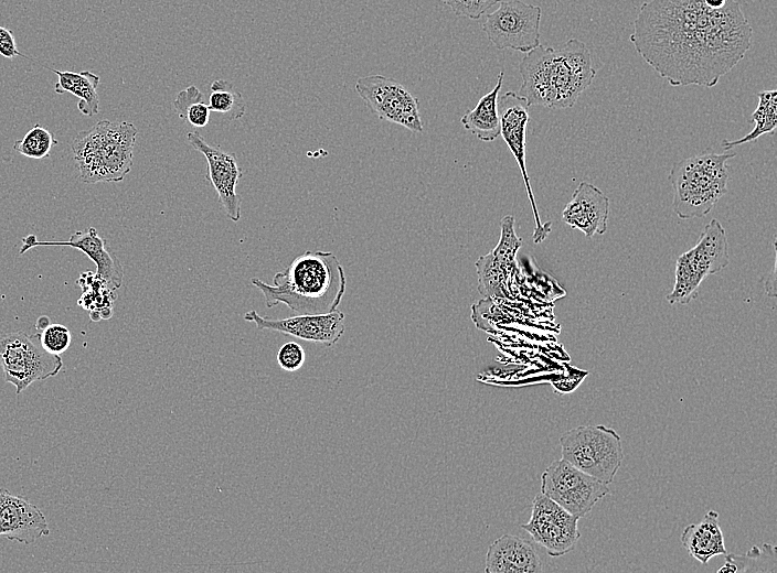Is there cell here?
<instances>
[{"label": "cell", "instance_id": "cell-1", "mask_svg": "<svg viewBox=\"0 0 777 573\" xmlns=\"http://www.w3.org/2000/svg\"><path fill=\"white\" fill-rule=\"evenodd\" d=\"M752 34L736 0L721 9L703 0H650L639 8L629 40L671 86L711 88L744 58Z\"/></svg>", "mask_w": 777, "mask_h": 573}, {"label": "cell", "instance_id": "cell-2", "mask_svg": "<svg viewBox=\"0 0 777 573\" xmlns=\"http://www.w3.org/2000/svg\"><path fill=\"white\" fill-rule=\"evenodd\" d=\"M519 72V95L529 106L552 109L572 107L596 75L589 48L577 39L556 48L540 44L525 53Z\"/></svg>", "mask_w": 777, "mask_h": 573}, {"label": "cell", "instance_id": "cell-3", "mask_svg": "<svg viewBox=\"0 0 777 573\" xmlns=\"http://www.w3.org/2000/svg\"><path fill=\"white\" fill-rule=\"evenodd\" d=\"M251 283L263 293L267 307L283 303L297 314H321L337 310L347 279L332 252L306 251L276 272L273 284L258 278Z\"/></svg>", "mask_w": 777, "mask_h": 573}, {"label": "cell", "instance_id": "cell-4", "mask_svg": "<svg viewBox=\"0 0 777 573\" xmlns=\"http://www.w3.org/2000/svg\"><path fill=\"white\" fill-rule=\"evenodd\" d=\"M137 128L128 121L100 120L71 142L79 180L86 184L121 182L134 163Z\"/></svg>", "mask_w": 777, "mask_h": 573}, {"label": "cell", "instance_id": "cell-5", "mask_svg": "<svg viewBox=\"0 0 777 573\" xmlns=\"http://www.w3.org/2000/svg\"><path fill=\"white\" fill-rule=\"evenodd\" d=\"M730 153H703L675 162L669 174L672 207L681 219L703 217L727 191Z\"/></svg>", "mask_w": 777, "mask_h": 573}, {"label": "cell", "instance_id": "cell-6", "mask_svg": "<svg viewBox=\"0 0 777 573\" xmlns=\"http://www.w3.org/2000/svg\"><path fill=\"white\" fill-rule=\"evenodd\" d=\"M560 444L563 460L608 485L624 460L620 435L603 424L573 428L562 434Z\"/></svg>", "mask_w": 777, "mask_h": 573}, {"label": "cell", "instance_id": "cell-7", "mask_svg": "<svg viewBox=\"0 0 777 573\" xmlns=\"http://www.w3.org/2000/svg\"><path fill=\"white\" fill-rule=\"evenodd\" d=\"M728 244L725 229L717 219H711L701 233L696 245L682 253L675 263L672 291L667 295L670 304H688L698 295L701 282L727 267Z\"/></svg>", "mask_w": 777, "mask_h": 573}, {"label": "cell", "instance_id": "cell-8", "mask_svg": "<svg viewBox=\"0 0 777 573\" xmlns=\"http://www.w3.org/2000/svg\"><path fill=\"white\" fill-rule=\"evenodd\" d=\"M0 366L6 382L20 394L34 381L55 377L63 361L60 355L46 352L33 337L18 331L0 337Z\"/></svg>", "mask_w": 777, "mask_h": 573}, {"label": "cell", "instance_id": "cell-9", "mask_svg": "<svg viewBox=\"0 0 777 573\" xmlns=\"http://www.w3.org/2000/svg\"><path fill=\"white\" fill-rule=\"evenodd\" d=\"M609 491L608 484L563 458L552 462L541 476V493L579 519L589 513Z\"/></svg>", "mask_w": 777, "mask_h": 573}, {"label": "cell", "instance_id": "cell-10", "mask_svg": "<svg viewBox=\"0 0 777 573\" xmlns=\"http://www.w3.org/2000/svg\"><path fill=\"white\" fill-rule=\"evenodd\" d=\"M542 9L521 0L500 1L493 12L487 13L482 31L498 48L528 53L540 45Z\"/></svg>", "mask_w": 777, "mask_h": 573}, {"label": "cell", "instance_id": "cell-11", "mask_svg": "<svg viewBox=\"0 0 777 573\" xmlns=\"http://www.w3.org/2000/svg\"><path fill=\"white\" fill-rule=\"evenodd\" d=\"M355 91L380 119L423 132L418 99L402 84L382 75L360 77Z\"/></svg>", "mask_w": 777, "mask_h": 573}, {"label": "cell", "instance_id": "cell-12", "mask_svg": "<svg viewBox=\"0 0 777 573\" xmlns=\"http://www.w3.org/2000/svg\"><path fill=\"white\" fill-rule=\"evenodd\" d=\"M578 520V517L540 493L534 497L531 517L522 528L550 556L556 558L575 548L581 537Z\"/></svg>", "mask_w": 777, "mask_h": 573}, {"label": "cell", "instance_id": "cell-13", "mask_svg": "<svg viewBox=\"0 0 777 573\" xmlns=\"http://www.w3.org/2000/svg\"><path fill=\"white\" fill-rule=\"evenodd\" d=\"M529 107L528 101L514 91H507L498 98L500 136L513 154L521 171L535 223L532 238L535 244H540L551 231V223L542 224L541 221L525 165Z\"/></svg>", "mask_w": 777, "mask_h": 573}, {"label": "cell", "instance_id": "cell-14", "mask_svg": "<svg viewBox=\"0 0 777 573\" xmlns=\"http://www.w3.org/2000/svg\"><path fill=\"white\" fill-rule=\"evenodd\" d=\"M187 139L190 145L206 159L207 174L205 179L215 190L225 215L232 221H238L242 199L236 193V186L243 171L236 155L207 143L198 132H189Z\"/></svg>", "mask_w": 777, "mask_h": 573}, {"label": "cell", "instance_id": "cell-15", "mask_svg": "<svg viewBox=\"0 0 777 573\" xmlns=\"http://www.w3.org/2000/svg\"><path fill=\"white\" fill-rule=\"evenodd\" d=\"M244 320L253 322L258 329L290 335L307 342L334 345L344 333V314L333 310L321 314H298L281 320L260 316L255 310L244 314Z\"/></svg>", "mask_w": 777, "mask_h": 573}, {"label": "cell", "instance_id": "cell-16", "mask_svg": "<svg viewBox=\"0 0 777 573\" xmlns=\"http://www.w3.org/2000/svg\"><path fill=\"white\" fill-rule=\"evenodd\" d=\"M41 246H67L85 253L96 266V274L119 289L124 280V268L117 256L106 247L103 239L94 227L86 230H77L67 240H38L35 235H28L22 238V246L19 255Z\"/></svg>", "mask_w": 777, "mask_h": 573}, {"label": "cell", "instance_id": "cell-17", "mask_svg": "<svg viewBox=\"0 0 777 573\" xmlns=\"http://www.w3.org/2000/svg\"><path fill=\"white\" fill-rule=\"evenodd\" d=\"M49 533L46 519L35 505L0 489V537L28 545Z\"/></svg>", "mask_w": 777, "mask_h": 573}, {"label": "cell", "instance_id": "cell-18", "mask_svg": "<svg viewBox=\"0 0 777 573\" xmlns=\"http://www.w3.org/2000/svg\"><path fill=\"white\" fill-rule=\"evenodd\" d=\"M608 216L609 198L587 182L579 183L562 213L563 221L582 231L586 238L605 234Z\"/></svg>", "mask_w": 777, "mask_h": 573}, {"label": "cell", "instance_id": "cell-19", "mask_svg": "<svg viewBox=\"0 0 777 573\" xmlns=\"http://www.w3.org/2000/svg\"><path fill=\"white\" fill-rule=\"evenodd\" d=\"M542 561L533 544L520 537L503 534L493 541L486 556V573H540Z\"/></svg>", "mask_w": 777, "mask_h": 573}, {"label": "cell", "instance_id": "cell-20", "mask_svg": "<svg viewBox=\"0 0 777 573\" xmlns=\"http://www.w3.org/2000/svg\"><path fill=\"white\" fill-rule=\"evenodd\" d=\"M680 539L689 554L702 564L727 553L719 513L714 510H709L700 522L686 526Z\"/></svg>", "mask_w": 777, "mask_h": 573}, {"label": "cell", "instance_id": "cell-21", "mask_svg": "<svg viewBox=\"0 0 777 573\" xmlns=\"http://www.w3.org/2000/svg\"><path fill=\"white\" fill-rule=\"evenodd\" d=\"M503 77L504 72H500L496 86L479 99L473 109L460 118L464 128L485 142L493 141L500 136L498 98Z\"/></svg>", "mask_w": 777, "mask_h": 573}, {"label": "cell", "instance_id": "cell-22", "mask_svg": "<svg viewBox=\"0 0 777 573\" xmlns=\"http://www.w3.org/2000/svg\"><path fill=\"white\" fill-rule=\"evenodd\" d=\"M513 223L514 219L512 216L504 217L501 223V238L494 249L500 256V266L501 262L509 264L514 259V255L521 246V239L514 234ZM487 257L498 264L487 263L481 258L477 261L479 290L481 294L492 293V291L500 285L502 280L498 271L499 257L493 251L488 253Z\"/></svg>", "mask_w": 777, "mask_h": 573}, {"label": "cell", "instance_id": "cell-23", "mask_svg": "<svg viewBox=\"0 0 777 573\" xmlns=\"http://www.w3.org/2000/svg\"><path fill=\"white\" fill-rule=\"evenodd\" d=\"M57 75L54 90L57 94L71 93L78 98L77 109L85 116L92 117L99 111V97L97 86L99 76L84 71L74 73L71 71H57L44 66Z\"/></svg>", "mask_w": 777, "mask_h": 573}, {"label": "cell", "instance_id": "cell-24", "mask_svg": "<svg viewBox=\"0 0 777 573\" xmlns=\"http://www.w3.org/2000/svg\"><path fill=\"white\" fill-rule=\"evenodd\" d=\"M83 294L77 304L89 312L91 320L98 322L108 320L114 313V302L117 299L116 288L100 278L96 272H83L76 280Z\"/></svg>", "mask_w": 777, "mask_h": 573}, {"label": "cell", "instance_id": "cell-25", "mask_svg": "<svg viewBox=\"0 0 777 573\" xmlns=\"http://www.w3.org/2000/svg\"><path fill=\"white\" fill-rule=\"evenodd\" d=\"M752 120L755 122L754 129L737 140H724L722 147L728 151L732 148L755 141L762 134L770 133L777 126V91L763 90L758 93V105L753 112Z\"/></svg>", "mask_w": 777, "mask_h": 573}, {"label": "cell", "instance_id": "cell-26", "mask_svg": "<svg viewBox=\"0 0 777 573\" xmlns=\"http://www.w3.org/2000/svg\"><path fill=\"white\" fill-rule=\"evenodd\" d=\"M207 106L211 111L222 113L230 120L241 119L246 110L242 94L225 79H216L211 84Z\"/></svg>", "mask_w": 777, "mask_h": 573}, {"label": "cell", "instance_id": "cell-27", "mask_svg": "<svg viewBox=\"0 0 777 573\" xmlns=\"http://www.w3.org/2000/svg\"><path fill=\"white\" fill-rule=\"evenodd\" d=\"M173 108L181 119L194 128H203L210 120V108L203 102V94L194 85L178 93Z\"/></svg>", "mask_w": 777, "mask_h": 573}, {"label": "cell", "instance_id": "cell-28", "mask_svg": "<svg viewBox=\"0 0 777 573\" xmlns=\"http://www.w3.org/2000/svg\"><path fill=\"white\" fill-rule=\"evenodd\" d=\"M776 547L764 543L754 545L745 554H725V560L736 566V572H777Z\"/></svg>", "mask_w": 777, "mask_h": 573}, {"label": "cell", "instance_id": "cell-29", "mask_svg": "<svg viewBox=\"0 0 777 573\" xmlns=\"http://www.w3.org/2000/svg\"><path fill=\"white\" fill-rule=\"evenodd\" d=\"M57 140L52 132L40 123L34 125L21 140H17L13 150L29 159H44L50 156V152Z\"/></svg>", "mask_w": 777, "mask_h": 573}, {"label": "cell", "instance_id": "cell-30", "mask_svg": "<svg viewBox=\"0 0 777 573\" xmlns=\"http://www.w3.org/2000/svg\"><path fill=\"white\" fill-rule=\"evenodd\" d=\"M70 329L62 324H49L39 334L40 345L49 353L61 355L71 345Z\"/></svg>", "mask_w": 777, "mask_h": 573}, {"label": "cell", "instance_id": "cell-31", "mask_svg": "<svg viewBox=\"0 0 777 573\" xmlns=\"http://www.w3.org/2000/svg\"><path fill=\"white\" fill-rule=\"evenodd\" d=\"M502 0H441L455 14L479 19L488 9Z\"/></svg>", "mask_w": 777, "mask_h": 573}, {"label": "cell", "instance_id": "cell-32", "mask_svg": "<svg viewBox=\"0 0 777 573\" xmlns=\"http://www.w3.org/2000/svg\"><path fill=\"white\" fill-rule=\"evenodd\" d=\"M306 354L302 346L296 342L285 343L278 350L276 360L279 367L288 372L299 370L305 364Z\"/></svg>", "mask_w": 777, "mask_h": 573}, {"label": "cell", "instance_id": "cell-33", "mask_svg": "<svg viewBox=\"0 0 777 573\" xmlns=\"http://www.w3.org/2000/svg\"><path fill=\"white\" fill-rule=\"evenodd\" d=\"M0 55L6 58H13L15 56L26 58L25 55L19 52L13 32L4 26H0Z\"/></svg>", "mask_w": 777, "mask_h": 573}, {"label": "cell", "instance_id": "cell-34", "mask_svg": "<svg viewBox=\"0 0 777 573\" xmlns=\"http://www.w3.org/2000/svg\"><path fill=\"white\" fill-rule=\"evenodd\" d=\"M704 4L710 9H721L723 8L727 0H703Z\"/></svg>", "mask_w": 777, "mask_h": 573}, {"label": "cell", "instance_id": "cell-35", "mask_svg": "<svg viewBox=\"0 0 777 573\" xmlns=\"http://www.w3.org/2000/svg\"><path fill=\"white\" fill-rule=\"evenodd\" d=\"M49 324H50V323H49L47 316H40V318H39L38 322H36V327L40 328V329H43V328H44L45 326H47Z\"/></svg>", "mask_w": 777, "mask_h": 573}]
</instances>
